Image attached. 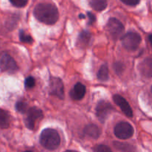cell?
Segmentation results:
<instances>
[{
    "mask_svg": "<svg viewBox=\"0 0 152 152\" xmlns=\"http://www.w3.org/2000/svg\"><path fill=\"white\" fill-rule=\"evenodd\" d=\"M34 14L36 19L46 25H53L59 19V11L54 4L40 3L35 7Z\"/></svg>",
    "mask_w": 152,
    "mask_h": 152,
    "instance_id": "1",
    "label": "cell"
},
{
    "mask_svg": "<svg viewBox=\"0 0 152 152\" xmlns=\"http://www.w3.org/2000/svg\"><path fill=\"white\" fill-rule=\"evenodd\" d=\"M39 141L44 148L48 150H55L60 144V137L58 132L53 129H45L40 134Z\"/></svg>",
    "mask_w": 152,
    "mask_h": 152,
    "instance_id": "2",
    "label": "cell"
},
{
    "mask_svg": "<svg viewBox=\"0 0 152 152\" xmlns=\"http://www.w3.org/2000/svg\"><path fill=\"white\" fill-rule=\"evenodd\" d=\"M141 37L135 32H129L121 37L123 47L129 51L136 50L141 43Z\"/></svg>",
    "mask_w": 152,
    "mask_h": 152,
    "instance_id": "3",
    "label": "cell"
},
{
    "mask_svg": "<svg viewBox=\"0 0 152 152\" xmlns=\"http://www.w3.org/2000/svg\"><path fill=\"white\" fill-rule=\"evenodd\" d=\"M134 128L127 122H120L114 128V134L120 140H127L134 134Z\"/></svg>",
    "mask_w": 152,
    "mask_h": 152,
    "instance_id": "4",
    "label": "cell"
},
{
    "mask_svg": "<svg viewBox=\"0 0 152 152\" xmlns=\"http://www.w3.org/2000/svg\"><path fill=\"white\" fill-rule=\"evenodd\" d=\"M0 69L3 72L13 74L19 69L16 61L8 53H4L0 56Z\"/></svg>",
    "mask_w": 152,
    "mask_h": 152,
    "instance_id": "5",
    "label": "cell"
},
{
    "mask_svg": "<svg viewBox=\"0 0 152 152\" xmlns=\"http://www.w3.org/2000/svg\"><path fill=\"white\" fill-rule=\"evenodd\" d=\"M49 92L50 95L56 96L59 99H64L65 97L64 85L60 79L55 77H50L49 81Z\"/></svg>",
    "mask_w": 152,
    "mask_h": 152,
    "instance_id": "6",
    "label": "cell"
},
{
    "mask_svg": "<svg viewBox=\"0 0 152 152\" xmlns=\"http://www.w3.org/2000/svg\"><path fill=\"white\" fill-rule=\"evenodd\" d=\"M43 117L42 111L37 107H32L27 110L25 123L26 127L30 130H33L35 126L36 122Z\"/></svg>",
    "mask_w": 152,
    "mask_h": 152,
    "instance_id": "7",
    "label": "cell"
},
{
    "mask_svg": "<svg viewBox=\"0 0 152 152\" xmlns=\"http://www.w3.org/2000/svg\"><path fill=\"white\" fill-rule=\"evenodd\" d=\"M113 110L114 107L111 103L105 100L99 101L96 107V114L98 120L102 123H104Z\"/></svg>",
    "mask_w": 152,
    "mask_h": 152,
    "instance_id": "8",
    "label": "cell"
},
{
    "mask_svg": "<svg viewBox=\"0 0 152 152\" xmlns=\"http://www.w3.org/2000/svg\"><path fill=\"white\" fill-rule=\"evenodd\" d=\"M107 30L114 39H117L121 37L124 31V25L120 20L116 18H111L107 23Z\"/></svg>",
    "mask_w": 152,
    "mask_h": 152,
    "instance_id": "9",
    "label": "cell"
},
{
    "mask_svg": "<svg viewBox=\"0 0 152 152\" xmlns=\"http://www.w3.org/2000/svg\"><path fill=\"white\" fill-rule=\"evenodd\" d=\"M113 99H114L116 105H117L120 107V109L122 110V111H123L127 117H133V111H132V108H131L129 103L127 102V100H126L124 97H123V96H120V95L116 94L114 95V97H113Z\"/></svg>",
    "mask_w": 152,
    "mask_h": 152,
    "instance_id": "10",
    "label": "cell"
},
{
    "mask_svg": "<svg viewBox=\"0 0 152 152\" xmlns=\"http://www.w3.org/2000/svg\"><path fill=\"white\" fill-rule=\"evenodd\" d=\"M86 93V86L80 83H77L70 91V96L74 100H81Z\"/></svg>",
    "mask_w": 152,
    "mask_h": 152,
    "instance_id": "11",
    "label": "cell"
},
{
    "mask_svg": "<svg viewBox=\"0 0 152 152\" xmlns=\"http://www.w3.org/2000/svg\"><path fill=\"white\" fill-rule=\"evenodd\" d=\"M139 70L141 74L146 78L152 77V59L147 58L144 59L139 65Z\"/></svg>",
    "mask_w": 152,
    "mask_h": 152,
    "instance_id": "12",
    "label": "cell"
},
{
    "mask_svg": "<svg viewBox=\"0 0 152 152\" xmlns=\"http://www.w3.org/2000/svg\"><path fill=\"white\" fill-rule=\"evenodd\" d=\"M91 35L90 33L87 31H82L78 37V40H77V46L84 48L88 47L91 42Z\"/></svg>",
    "mask_w": 152,
    "mask_h": 152,
    "instance_id": "13",
    "label": "cell"
},
{
    "mask_svg": "<svg viewBox=\"0 0 152 152\" xmlns=\"http://www.w3.org/2000/svg\"><path fill=\"white\" fill-rule=\"evenodd\" d=\"M84 133L93 139H97L100 136L101 130L96 125L89 124L84 129Z\"/></svg>",
    "mask_w": 152,
    "mask_h": 152,
    "instance_id": "14",
    "label": "cell"
},
{
    "mask_svg": "<svg viewBox=\"0 0 152 152\" xmlns=\"http://www.w3.org/2000/svg\"><path fill=\"white\" fill-rule=\"evenodd\" d=\"M10 126V115L4 110L0 108V129H7Z\"/></svg>",
    "mask_w": 152,
    "mask_h": 152,
    "instance_id": "15",
    "label": "cell"
},
{
    "mask_svg": "<svg viewBox=\"0 0 152 152\" xmlns=\"http://www.w3.org/2000/svg\"><path fill=\"white\" fill-rule=\"evenodd\" d=\"M90 4L96 11H102L107 7V0H90Z\"/></svg>",
    "mask_w": 152,
    "mask_h": 152,
    "instance_id": "16",
    "label": "cell"
},
{
    "mask_svg": "<svg viewBox=\"0 0 152 152\" xmlns=\"http://www.w3.org/2000/svg\"><path fill=\"white\" fill-rule=\"evenodd\" d=\"M98 80L102 82H105L109 78V72H108V65L106 64H104L99 68L97 73Z\"/></svg>",
    "mask_w": 152,
    "mask_h": 152,
    "instance_id": "17",
    "label": "cell"
},
{
    "mask_svg": "<svg viewBox=\"0 0 152 152\" xmlns=\"http://www.w3.org/2000/svg\"><path fill=\"white\" fill-rule=\"evenodd\" d=\"M114 145L117 149L120 150L122 152H134V147L129 143L120 142H114Z\"/></svg>",
    "mask_w": 152,
    "mask_h": 152,
    "instance_id": "18",
    "label": "cell"
},
{
    "mask_svg": "<svg viewBox=\"0 0 152 152\" xmlns=\"http://www.w3.org/2000/svg\"><path fill=\"white\" fill-rule=\"evenodd\" d=\"M19 39L22 42L28 43V44H31L34 42L32 37L30 35L25 34L23 31H20V32H19Z\"/></svg>",
    "mask_w": 152,
    "mask_h": 152,
    "instance_id": "19",
    "label": "cell"
},
{
    "mask_svg": "<svg viewBox=\"0 0 152 152\" xmlns=\"http://www.w3.org/2000/svg\"><path fill=\"white\" fill-rule=\"evenodd\" d=\"M16 109L18 112L21 113V114H25L28 110V105L26 102L19 101L16 103Z\"/></svg>",
    "mask_w": 152,
    "mask_h": 152,
    "instance_id": "20",
    "label": "cell"
},
{
    "mask_svg": "<svg viewBox=\"0 0 152 152\" xmlns=\"http://www.w3.org/2000/svg\"><path fill=\"white\" fill-rule=\"evenodd\" d=\"M13 6L16 7H23L26 6L28 0H9Z\"/></svg>",
    "mask_w": 152,
    "mask_h": 152,
    "instance_id": "21",
    "label": "cell"
},
{
    "mask_svg": "<svg viewBox=\"0 0 152 152\" xmlns=\"http://www.w3.org/2000/svg\"><path fill=\"white\" fill-rule=\"evenodd\" d=\"M25 86L27 89H31L35 86V80L34 77H28L25 81Z\"/></svg>",
    "mask_w": 152,
    "mask_h": 152,
    "instance_id": "22",
    "label": "cell"
},
{
    "mask_svg": "<svg viewBox=\"0 0 152 152\" xmlns=\"http://www.w3.org/2000/svg\"><path fill=\"white\" fill-rule=\"evenodd\" d=\"M95 152H112L111 149L105 145H98L94 148Z\"/></svg>",
    "mask_w": 152,
    "mask_h": 152,
    "instance_id": "23",
    "label": "cell"
},
{
    "mask_svg": "<svg viewBox=\"0 0 152 152\" xmlns=\"http://www.w3.org/2000/svg\"><path fill=\"white\" fill-rule=\"evenodd\" d=\"M122 2L129 6H136L140 3V0H120Z\"/></svg>",
    "mask_w": 152,
    "mask_h": 152,
    "instance_id": "24",
    "label": "cell"
},
{
    "mask_svg": "<svg viewBox=\"0 0 152 152\" xmlns=\"http://www.w3.org/2000/svg\"><path fill=\"white\" fill-rule=\"evenodd\" d=\"M114 69H115L117 74H120L123 70V65L122 63H120V62H117L114 65Z\"/></svg>",
    "mask_w": 152,
    "mask_h": 152,
    "instance_id": "25",
    "label": "cell"
},
{
    "mask_svg": "<svg viewBox=\"0 0 152 152\" xmlns=\"http://www.w3.org/2000/svg\"><path fill=\"white\" fill-rule=\"evenodd\" d=\"M88 17V24L89 25H91V24L94 23L95 21H96V17L94 15V13H92L91 12H88L87 13Z\"/></svg>",
    "mask_w": 152,
    "mask_h": 152,
    "instance_id": "26",
    "label": "cell"
},
{
    "mask_svg": "<svg viewBox=\"0 0 152 152\" xmlns=\"http://www.w3.org/2000/svg\"><path fill=\"white\" fill-rule=\"evenodd\" d=\"M148 39H149L150 43H151V45H152V34H151V35H149V37H148Z\"/></svg>",
    "mask_w": 152,
    "mask_h": 152,
    "instance_id": "27",
    "label": "cell"
},
{
    "mask_svg": "<svg viewBox=\"0 0 152 152\" xmlns=\"http://www.w3.org/2000/svg\"><path fill=\"white\" fill-rule=\"evenodd\" d=\"M80 18H83V19H85V18H86V16H85L84 15H83V14H80Z\"/></svg>",
    "mask_w": 152,
    "mask_h": 152,
    "instance_id": "28",
    "label": "cell"
},
{
    "mask_svg": "<svg viewBox=\"0 0 152 152\" xmlns=\"http://www.w3.org/2000/svg\"><path fill=\"white\" fill-rule=\"evenodd\" d=\"M65 152H77V151H71V150H68V151H66Z\"/></svg>",
    "mask_w": 152,
    "mask_h": 152,
    "instance_id": "29",
    "label": "cell"
},
{
    "mask_svg": "<svg viewBox=\"0 0 152 152\" xmlns=\"http://www.w3.org/2000/svg\"><path fill=\"white\" fill-rule=\"evenodd\" d=\"M151 94H152V86H151Z\"/></svg>",
    "mask_w": 152,
    "mask_h": 152,
    "instance_id": "30",
    "label": "cell"
},
{
    "mask_svg": "<svg viewBox=\"0 0 152 152\" xmlns=\"http://www.w3.org/2000/svg\"><path fill=\"white\" fill-rule=\"evenodd\" d=\"M25 152H31V151H25Z\"/></svg>",
    "mask_w": 152,
    "mask_h": 152,
    "instance_id": "31",
    "label": "cell"
}]
</instances>
